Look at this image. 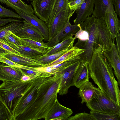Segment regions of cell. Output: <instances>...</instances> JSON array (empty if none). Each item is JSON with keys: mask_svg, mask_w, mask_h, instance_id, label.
<instances>
[{"mask_svg": "<svg viewBox=\"0 0 120 120\" xmlns=\"http://www.w3.org/2000/svg\"><path fill=\"white\" fill-rule=\"evenodd\" d=\"M85 0H76L68 2V6L71 10L75 11L79 9Z\"/></svg>", "mask_w": 120, "mask_h": 120, "instance_id": "74e56055", "label": "cell"}, {"mask_svg": "<svg viewBox=\"0 0 120 120\" xmlns=\"http://www.w3.org/2000/svg\"><path fill=\"white\" fill-rule=\"evenodd\" d=\"M85 50L73 46L56 60L47 65L45 67L52 66L59 64L65 60L75 59H80V55Z\"/></svg>", "mask_w": 120, "mask_h": 120, "instance_id": "cb8c5ba5", "label": "cell"}, {"mask_svg": "<svg viewBox=\"0 0 120 120\" xmlns=\"http://www.w3.org/2000/svg\"><path fill=\"white\" fill-rule=\"evenodd\" d=\"M91 110L109 114L120 113V105L112 101L96 87L91 100L86 104Z\"/></svg>", "mask_w": 120, "mask_h": 120, "instance_id": "8992f818", "label": "cell"}, {"mask_svg": "<svg viewBox=\"0 0 120 120\" xmlns=\"http://www.w3.org/2000/svg\"><path fill=\"white\" fill-rule=\"evenodd\" d=\"M80 61V60L74 63L58 70L54 74H60L62 76L58 93L60 95L66 94L70 87L74 86L75 75Z\"/></svg>", "mask_w": 120, "mask_h": 120, "instance_id": "52a82bcc", "label": "cell"}, {"mask_svg": "<svg viewBox=\"0 0 120 120\" xmlns=\"http://www.w3.org/2000/svg\"><path fill=\"white\" fill-rule=\"evenodd\" d=\"M115 38L116 41V46L118 53L120 55V33L116 35Z\"/></svg>", "mask_w": 120, "mask_h": 120, "instance_id": "60d3db41", "label": "cell"}, {"mask_svg": "<svg viewBox=\"0 0 120 120\" xmlns=\"http://www.w3.org/2000/svg\"><path fill=\"white\" fill-rule=\"evenodd\" d=\"M94 5V0H85L80 8L76 11V18L74 20V25L84 21L92 15Z\"/></svg>", "mask_w": 120, "mask_h": 120, "instance_id": "ac0fdd59", "label": "cell"}, {"mask_svg": "<svg viewBox=\"0 0 120 120\" xmlns=\"http://www.w3.org/2000/svg\"><path fill=\"white\" fill-rule=\"evenodd\" d=\"M70 18L68 19L64 26L55 37L45 43L47 48L56 45L67 37L75 35L80 29L79 23L72 25L70 22Z\"/></svg>", "mask_w": 120, "mask_h": 120, "instance_id": "8fae6325", "label": "cell"}, {"mask_svg": "<svg viewBox=\"0 0 120 120\" xmlns=\"http://www.w3.org/2000/svg\"><path fill=\"white\" fill-rule=\"evenodd\" d=\"M21 19H24L36 28L43 36L45 41H48L49 38V30L45 23L39 19L36 15L30 16L22 12H16Z\"/></svg>", "mask_w": 120, "mask_h": 120, "instance_id": "2e32d148", "label": "cell"}, {"mask_svg": "<svg viewBox=\"0 0 120 120\" xmlns=\"http://www.w3.org/2000/svg\"><path fill=\"white\" fill-rule=\"evenodd\" d=\"M8 3V6L14 10L15 11L22 12L32 16L34 11L30 5H28L22 0H6Z\"/></svg>", "mask_w": 120, "mask_h": 120, "instance_id": "484cf974", "label": "cell"}, {"mask_svg": "<svg viewBox=\"0 0 120 120\" xmlns=\"http://www.w3.org/2000/svg\"><path fill=\"white\" fill-rule=\"evenodd\" d=\"M75 35V39L78 38V40L74 46L81 49L83 45L89 40V34L87 31L81 28Z\"/></svg>", "mask_w": 120, "mask_h": 120, "instance_id": "4dcf8cb0", "label": "cell"}, {"mask_svg": "<svg viewBox=\"0 0 120 120\" xmlns=\"http://www.w3.org/2000/svg\"><path fill=\"white\" fill-rule=\"evenodd\" d=\"M0 48L5 51L8 54H13L21 56L19 52L8 45L2 39H0Z\"/></svg>", "mask_w": 120, "mask_h": 120, "instance_id": "8d00e7d4", "label": "cell"}, {"mask_svg": "<svg viewBox=\"0 0 120 120\" xmlns=\"http://www.w3.org/2000/svg\"><path fill=\"white\" fill-rule=\"evenodd\" d=\"M32 79L26 81L19 80L3 81L0 85V101L6 108L12 120L14 108L19 99L29 87Z\"/></svg>", "mask_w": 120, "mask_h": 120, "instance_id": "3957f363", "label": "cell"}, {"mask_svg": "<svg viewBox=\"0 0 120 120\" xmlns=\"http://www.w3.org/2000/svg\"><path fill=\"white\" fill-rule=\"evenodd\" d=\"M67 120H95L90 113L86 112L78 113L75 115L70 116Z\"/></svg>", "mask_w": 120, "mask_h": 120, "instance_id": "e575fe53", "label": "cell"}, {"mask_svg": "<svg viewBox=\"0 0 120 120\" xmlns=\"http://www.w3.org/2000/svg\"><path fill=\"white\" fill-rule=\"evenodd\" d=\"M61 75H52L39 87L35 99L15 120H37L44 119L57 100Z\"/></svg>", "mask_w": 120, "mask_h": 120, "instance_id": "7a4b0ae2", "label": "cell"}, {"mask_svg": "<svg viewBox=\"0 0 120 120\" xmlns=\"http://www.w3.org/2000/svg\"><path fill=\"white\" fill-rule=\"evenodd\" d=\"M73 36L67 37L60 42L48 48L45 54L48 55L55 54L61 51L69 50L73 47L75 39Z\"/></svg>", "mask_w": 120, "mask_h": 120, "instance_id": "ffe728a7", "label": "cell"}, {"mask_svg": "<svg viewBox=\"0 0 120 120\" xmlns=\"http://www.w3.org/2000/svg\"><path fill=\"white\" fill-rule=\"evenodd\" d=\"M105 56L114 70L119 86L120 85V58L116 45L113 41L110 48L104 51Z\"/></svg>", "mask_w": 120, "mask_h": 120, "instance_id": "4fadbf2b", "label": "cell"}, {"mask_svg": "<svg viewBox=\"0 0 120 120\" xmlns=\"http://www.w3.org/2000/svg\"><path fill=\"white\" fill-rule=\"evenodd\" d=\"M5 42L8 45L19 52L22 56L28 58L36 60L44 55L46 52L26 46L22 45H16Z\"/></svg>", "mask_w": 120, "mask_h": 120, "instance_id": "7402d4cb", "label": "cell"}, {"mask_svg": "<svg viewBox=\"0 0 120 120\" xmlns=\"http://www.w3.org/2000/svg\"><path fill=\"white\" fill-rule=\"evenodd\" d=\"M98 18L92 15L79 23L81 29L89 34V40L81 49L85 51L80 55V60L90 62L94 49L98 47Z\"/></svg>", "mask_w": 120, "mask_h": 120, "instance_id": "277c9868", "label": "cell"}, {"mask_svg": "<svg viewBox=\"0 0 120 120\" xmlns=\"http://www.w3.org/2000/svg\"><path fill=\"white\" fill-rule=\"evenodd\" d=\"M36 77L25 75L22 73L21 80L23 81H26L32 79Z\"/></svg>", "mask_w": 120, "mask_h": 120, "instance_id": "b9f144b4", "label": "cell"}, {"mask_svg": "<svg viewBox=\"0 0 120 120\" xmlns=\"http://www.w3.org/2000/svg\"><path fill=\"white\" fill-rule=\"evenodd\" d=\"M52 75L43 71L32 79V82L15 105L13 115L15 118L22 113L35 99L37 96L38 88L41 83Z\"/></svg>", "mask_w": 120, "mask_h": 120, "instance_id": "5b68a950", "label": "cell"}, {"mask_svg": "<svg viewBox=\"0 0 120 120\" xmlns=\"http://www.w3.org/2000/svg\"><path fill=\"white\" fill-rule=\"evenodd\" d=\"M8 54L5 50L0 48V59L5 54Z\"/></svg>", "mask_w": 120, "mask_h": 120, "instance_id": "7bdbcfd3", "label": "cell"}, {"mask_svg": "<svg viewBox=\"0 0 120 120\" xmlns=\"http://www.w3.org/2000/svg\"><path fill=\"white\" fill-rule=\"evenodd\" d=\"M0 120H12L6 106L0 101Z\"/></svg>", "mask_w": 120, "mask_h": 120, "instance_id": "d590c367", "label": "cell"}, {"mask_svg": "<svg viewBox=\"0 0 120 120\" xmlns=\"http://www.w3.org/2000/svg\"><path fill=\"white\" fill-rule=\"evenodd\" d=\"M13 22H21L20 19L9 18L7 19H3L0 18V27L6 25L7 23Z\"/></svg>", "mask_w": 120, "mask_h": 120, "instance_id": "f35d334b", "label": "cell"}, {"mask_svg": "<svg viewBox=\"0 0 120 120\" xmlns=\"http://www.w3.org/2000/svg\"><path fill=\"white\" fill-rule=\"evenodd\" d=\"M68 0H54L53 8L47 25L51 22L56 15L60 11H68L71 10L68 6Z\"/></svg>", "mask_w": 120, "mask_h": 120, "instance_id": "4316f807", "label": "cell"}, {"mask_svg": "<svg viewBox=\"0 0 120 120\" xmlns=\"http://www.w3.org/2000/svg\"><path fill=\"white\" fill-rule=\"evenodd\" d=\"M54 0H33L31 3L34 13L46 23L51 14Z\"/></svg>", "mask_w": 120, "mask_h": 120, "instance_id": "9c48e42d", "label": "cell"}, {"mask_svg": "<svg viewBox=\"0 0 120 120\" xmlns=\"http://www.w3.org/2000/svg\"><path fill=\"white\" fill-rule=\"evenodd\" d=\"M109 30L113 41L115 38L117 34L120 30V20L117 15H114L112 14L107 12L103 18Z\"/></svg>", "mask_w": 120, "mask_h": 120, "instance_id": "603a6c76", "label": "cell"}, {"mask_svg": "<svg viewBox=\"0 0 120 120\" xmlns=\"http://www.w3.org/2000/svg\"><path fill=\"white\" fill-rule=\"evenodd\" d=\"M98 45L104 51L109 49L112 42L110 31L103 19H98Z\"/></svg>", "mask_w": 120, "mask_h": 120, "instance_id": "7c38bea8", "label": "cell"}, {"mask_svg": "<svg viewBox=\"0 0 120 120\" xmlns=\"http://www.w3.org/2000/svg\"><path fill=\"white\" fill-rule=\"evenodd\" d=\"M115 11L117 15L120 17V0H113Z\"/></svg>", "mask_w": 120, "mask_h": 120, "instance_id": "ab89813d", "label": "cell"}, {"mask_svg": "<svg viewBox=\"0 0 120 120\" xmlns=\"http://www.w3.org/2000/svg\"><path fill=\"white\" fill-rule=\"evenodd\" d=\"M89 76L102 93L120 105V91L112 68L101 47L95 48L88 63Z\"/></svg>", "mask_w": 120, "mask_h": 120, "instance_id": "6da1fadb", "label": "cell"}, {"mask_svg": "<svg viewBox=\"0 0 120 120\" xmlns=\"http://www.w3.org/2000/svg\"><path fill=\"white\" fill-rule=\"evenodd\" d=\"M2 39L7 42L17 45H22L20 38L11 31H9Z\"/></svg>", "mask_w": 120, "mask_h": 120, "instance_id": "d6a6232c", "label": "cell"}, {"mask_svg": "<svg viewBox=\"0 0 120 120\" xmlns=\"http://www.w3.org/2000/svg\"><path fill=\"white\" fill-rule=\"evenodd\" d=\"M68 0V2H71V1H73L74 0Z\"/></svg>", "mask_w": 120, "mask_h": 120, "instance_id": "f6af8a7d", "label": "cell"}, {"mask_svg": "<svg viewBox=\"0 0 120 120\" xmlns=\"http://www.w3.org/2000/svg\"><path fill=\"white\" fill-rule=\"evenodd\" d=\"M90 113L95 120H120V113L109 114L91 110Z\"/></svg>", "mask_w": 120, "mask_h": 120, "instance_id": "1f68e13d", "label": "cell"}, {"mask_svg": "<svg viewBox=\"0 0 120 120\" xmlns=\"http://www.w3.org/2000/svg\"><path fill=\"white\" fill-rule=\"evenodd\" d=\"M26 0L27 1H32L33 0Z\"/></svg>", "mask_w": 120, "mask_h": 120, "instance_id": "bcb514c9", "label": "cell"}, {"mask_svg": "<svg viewBox=\"0 0 120 120\" xmlns=\"http://www.w3.org/2000/svg\"><path fill=\"white\" fill-rule=\"evenodd\" d=\"M73 113L72 110L61 105L57 100L44 119L45 120H67Z\"/></svg>", "mask_w": 120, "mask_h": 120, "instance_id": "5bb4252c", "label": "cell"}, {"mask_svg": "<svg viewBox=\"0 0 120 120\" xmlns=\"http://www.w3.org/2000/svg\"><path fill=\"white\" fill-rule=\"evenodd\" d=\"M94 4L92 15L98 19H103L107 12L117 15L114 10L113 0H94Z\"/></svg>", "mask_w": 120, "mask_h": 120, "instance_id": "9a60e30c", "label": "cell"}, {"mask_svg": "<svg viewBox=\"0 0 120 120\" xmlns=\"http://www.w3.org/2000/svg\"><path fill=\"white\" fill-rule=\"evenodd\" d=\"M68 50L61 51L55 54L48 55H44L36 60L45 66L55 61Z\"/></svg>", "mask_w": 120, "mask_h": 120, "instance_id": "f546056e", "label": "cell"}, {"mask_svg": "<svg viewBox=\"0 0 120 120\" xmlns=\"http://www.w3.org/2000/svg\"><path fill=\"white\" fill-rule=\"evenodd\" d=\"M23 25L13 32L14 34L20 38L44 43L43 36L36 28L25 20L23 21Z\"/></svg>", "mask_w": 120, "mask_h": 120, "instance_id": "30bf717a", "label": "cell"}, {"mask_svg": "<svg viewBox=\"0 0 120 120\" xmlns=\"http://www.w3.org/2000/svg\"><path fill=\"white\" fill-rule=\"evenodd\" d=\"M0 2L4 3L7 6L8 5V3L6 0H0Z\"/></svg>", "mask_w": 120, "mask_h": 120, "instance_id": "ee69618b", "label": "cell"}, {"mask_svg": "<svg viewBox=\"0 0 120 120\" xmlns=\"http://www.w3.org/2000/svg\"><path fill=\"white\" fill-rule=\"evenodd\" d=\"M22 75L20 69L0 62V80L3 82L17 80L21 79Z\"/></svg>", "mask_w": 120, "mask_h": 120, "instance_id": "e0dca14e", "label": "cell"}, {"mask_svg": "<svg viewBox=\"0 0 120 120\" xmlns=\"http://www.w3.org/2000/svg\"><path fill=\"white\" fill-rule=\"evenodd\" d=\"M75 11V10L68 11H61L56 15L51 22L46 25L49 32L48 41L55 37L63 28L68 19L70 18Z\"/></svg>", "mask_w": 120, "mask_h": 120, "instance_id": "ba28073f", "label": "cell"}, {"mask_svg": "<svg viewBox=\"0 0 120 120\" xmlns=\"http://www.w3.org/2000/svg\"><path fill=\"white\" fill-rule=\"evenodd\" d=\"M20 39L22 45L46 52L48 48L45 43L29 39L20 38Z\"/></svg>", "mask_w": 120, "mask_h": 120, "instance_id": "83f0119b", "label": "cell"}, {"mask_svg": "<svg viewBox=\"0 0 120 120\" xmlns=\"http://www.w3.org/2000/svg\"><path fill=\"white\" fill-rule=\"evenodd\" d=\"M88 63L80 60L79 66L76 71L74 79V86L78 88L83 83L89 81Z\"/></svg>", "mask_w": 120, "mask_h": 120, "instance_id": "d6986e66", "label": "cell"}, {"mask_svg": "<svg viewBox=\"0 0 120 120\" xmlns=\"http://www.w3.org/2000/svg\"><path fill=\"white\" fill-rule=\"evenodd\" d=\"M23 25L21 22H13L0 27V39H2L9 31L13 33Z\"/></svg>", "mask_w": 120, "mask_h": 120, "instance_id": "f1b7e54d", "label": "cell"}, {"mask_svg": "<svg viewBox=\"0 0 120 120\" xmlns=\"http://www.w3.org/2000/svg\"><path fill=\"white\" fill-rule=\"evenodd\" d=\"M5 17L22 19L16 13L7 9L0 5V18Z\"/></svg>", "mask_w": 120, "mask_h": 120, "instance_id": "836d02e7", "label": "cell"}, {"mask_svg": "<svg viewBox=\"0 0 120 120\" xmlns=\"http://www.w3.org/2000/svg\"><path fill=\"white\" fill-rule=\"evenodd\" d=\"M4 56L13 62L23 66L34 67H45L36 60L22 56L13 54H8Z\"/></svg>", "mask_w": 120, "mask_h": 120, "instance_id": "44dd1931", "label": "cell"}, {"mask_svg": "<svg viewBox=\"0 0 120 120\" xmlns=\"http://www.w3.org/2000/svg\"><path fill=\"white\" fill-rule=\"evenodd\" d=\"M96 88L89 81L84 83L79 88L78 94L82 99V103L85 102L87 104L89 102Z\"/></svg>", "mask_w": 120, "mask_h": 120, "instance_id": "d4e9b609", "label": "cell"}]
</instances>
